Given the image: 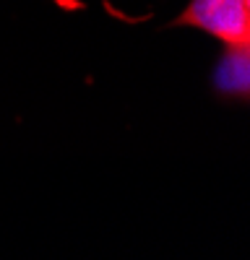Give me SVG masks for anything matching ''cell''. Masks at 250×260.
Listing matches in <instances>:
<instances>
[{
    "label": "cell",
    "instance_id": "1",
    "mask_svg": "<svg viewBox=\"0 0 250 260\" xmlns=\"http://www.w3.org/2000/svg\"><path fill=\"white\" fill-rule=\"evenodd\" d=\"M172 26H196L227 45L250 42V16L245 0H191Z\"/></svg>",
    "mask_w": 250,
    "mask_h": 260
},
{
    "label": "cell",
    "instance_id": "3",
    "mask_svg": "<svg viewBox=\"0 0 250 260\" xmlns=\"http://www.w3.org/2000/svg\"><path fill=\"white\" fill-rule=\"evenodd\" d=\"M245 8H247V16H250V0H245Z\"/></svg>",
    "mask_w": 250,
    "mask_h": 260
},
{
    "label": "cell",
    "instance_id": "2",
    "mask_svg": "<svg viewBox=\"0 0 250 260\" xmlns=\"http://www.w3.org/2000/svg\"><path fill=\"white\" fill-rule=\"evenodd\" d=\"M214 86L222 94L250 99V42L229 45L214 73Z\"/></svg>",
    "mask_w": 250,
    "mask_h": 260
}]
</instances>
